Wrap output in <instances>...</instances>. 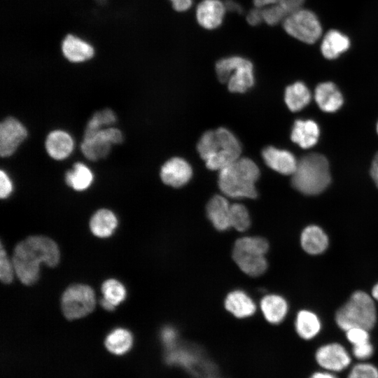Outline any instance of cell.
Returning <instances> with one entry per match:
<instances>
[{"mask_svg": "<svg viewBox=\"0 0 378 378\" xmlns=\"http://www.w3.org/2000/svg\"><path fill=\"white\" fill-rule=\"evenodd\" d=\"M59 258L56 243L49 237L37 235L29 237L16 245L12 262L19 280L29 286L38 280L41 263L55 267Z\"/></svg>", "mask_w": 378, "mask_h": 378, "instance_id": "obj_1", "label": "cell"}, {"mask_svg": "<svg viewBox=\"0 0 378 378\" xmlns=\"http://www.w3.org/2000/svg\"><path fill=\"white\" fill-rule=\"evenodd\" d=\"M197 149L207 168L219 171L239 158L241 153L238 139L223 127L204 133Z\"/></svg>", "mask_w": 378, "mask_h": 378, "instance_id": "obj_2", "label": "cell"}, {"mask_svg": "<svg viewBox=\"0 0 378 378\" xmlns=\"http://www.w3.org/2000/svg\"><path fill=\"white\" fill-rule=\"evenodd\" d=\"M259 175V169L253 161L239 158L220 170L218 186L225 195L231 198H255V183Z\"/></svg>", "mask_w": 378, "mask_h": 378, "instance_id": "obj_3", "label": "cell"}, {"mask_svg": "<svg viewBox=\"0 0 378 378\" xmlns=\"http://www.w3.org/2000/svg\"><path fill=\"white\" fill-rule=\"evenodd\" d=\"M330 180L328 160L324 155L314 153L303 156L298 162L291 183L301 193L315 195L324 191Z\"/></svg>", "mask_w": 378, "mask_h": 378, "instance_id": "obj_4", "label": "cell"}, {"mask_svg": "<svg viewBox=\"0 0 378 378\" xmlns=\"http://www.w3.org/2000/svg\"><path fill=\"white\" fill-rule=\"evenodd\" d=\"M376 320L373 298L361 290L354 292L335 314L337 325L344 331L355 327L370 330L374 326Z\"/></svg>", "mask_w": 378, "mask_h": 378, "instance_id": "obj_5", "label": "cell"}, {"mask_svg": "<svg viewBox=\"0 0 378 378\" xmlns=\"http://www.w3.org/2000/svg\"><path fill=\"white\" fill-rule=\"evenodd\" d=\"M269 248L267 241L258 237L238 239L232 251V258L239 269L251 276L262 274L267 267L265 257Z\"/></svg>", "mask_w": 378, "mask_h": 378, "instance_id": "obj_6", "label": "cell"}, {"mask_svg": "<svg viewBox=\"0 0 378 378\" xmlns=\"http://www.w3.org/2000/svg\"><path fill=\"white\" fill-rule=\"evenodd\" d=\"M216 71L218 80L227 83L232 92H244L254 83L252 63L241 57L232 56L223 58L216 64Z\"/></svg>", "mask_w": 378, "mask_h": 378, "instance_id": "obj_7", "label": "cell"}, {"mask_svg": "<svg viewBox=\"0 0 378 378\" xmlns=\"http://www.w3.org/2000/svg\"><path fill=\"white\" fill-rule=\"evenodd\" d=\"M283 26L289 35L307 44L316 43L322 34V27L315 13L302 8L289 14Z\"/></svg>", "mask_w": 378, "mask_h": 378, "instance_id": "obj_8", "label": "cell"}, {"mask_svg": "<svg viewBox=\"0 0 378 378\" xmlns=\"http://www.w3.org/2000/svg\"><path fill=\"white\" fill-rule=\"evenodd\" d=\"M61 302L64 316L69 320H74L83 318L93 311L95 295L90 286L74 284L64 290Z\"/></svg>", "mask_w": 378, "mask_h": 378, "instance_id": "obj_9", "label": "cell"}, {"mask_svg": "<svg viewBox=\"0 0 378 378\" xmlns=\"http://www.w3.org/2000/svg\"><path fill=\"white\" fill-rule=\"evenodd\" d=\"M123 141L121 131L115 127L103 128L94 136L83 139L80 150L89 160L96 161L105 158L110 153L113 144H119Z\"/></svg>", "mask_w": 378, "mask_h": 378, "instance_id": "obj_10", "label": "cell"}, {"mask_svg": "<svg viewBox=\"0 0 378 378\" xmlns=\"http://www.w3.org/2000/svg\"><path fill=\"white\" fill-rule=\"evenodd\" d=\"M317 364L325 370L337 372L347 368L351 358L344 346L332 342L321 346L315 353Z\"/></svg>", "mask_w": 378, "mask_h": 378, "instance_id": "obj_11", "label": "cell"}, {"mask_svg": "<svg viewBox=\"0 0 378 378\" xmlns=\"http://www.w3.org/2000/svg\"><path fill=\"white\" fill-rule=\"evenodd\" d=\"M27 136L25 127L16 118L8 117L0 124V155H12Z\"/></svg>", "mask_w": 378, "mask_h": 378, "instance_id": "obj_12", "label": "cell"}, {"mask_svg": "<svg viewBox=\"0 0 378 378\" xmlns=\"http://www.w3.org/2000/svg\"><path fill=\"white\" fill-rule=\"evenodd\" d=\"M192 174L190 165L181 158H171L162 165L160 170V177L163 183L174 188L186 185L191 178Z\"/></svg>", "mask_w": 378, "mask_h": 378, "instance_id": "obj_13", "label": "cell"}, {"mask_svg": "<svg viewBox=\"0 0 378 378\" xmlns=\"http://www.w3.org/2000/svg\"><path fill=\"white\" fill-rule=\"evenodd\" d=\"M225 10V4L220 0H203L197 7V20L204 29H216L221 24Z\"/></svg>", "mask_w": 378, "mask_h": 378, "instance_id": "obj_14", "label": "cell"}, {"mask_svg": "<svg viewBox=\"0 0 378 378\" xmlns=\"http://www.w3.org/2000/svg\"><path fill=\"white\" fill-rule=\"evenodd\" d=\"M61 50L63 56L74 63L88 61L94 55V49L91 44L73 34H67L63 38Z\"/></svg>", "mask_w": 378, "mask_h": 378, "instance_id": "obj_15", "label": "cell"}, {"mask_svg": "<svg viewBox=\"0 0 378 378\" xmlns=\"http://www.w3.org/2000/svg\"><path fill=\"white\" fill-rule=\"evenodd\" d=\"M266 164L273 170L285 175H292L297 167L298 161L289 151L268 146L262 152Z\"/></svg>", "mask_w": 378, "mask_h": 378, "instance_id": "obj_16", "label": "cell"}, {"mask_svg": "<svg viewBox=\"0 0 378 378\" xmlns=\"http://www.w3.org/2000/svg\"><path fill=\"white\" fill-rule=\"evenodd\" d=\"M46 149L50 157L57 160L68 158L74 149V140L65 131L56 130L46 137Z\"/></svg>", "mask_w": 378, "mask_h": 378, "instance_id": "obj_17", "label": "cell"}, {"mask_svg": "<svg viewBox=\"0 0 378 378\" xmlns=\"http://www.w3.org/2000/svg\"><path fill=\"white\" fill-rule=\"evenodd\" d=\"M300 244L303 250L310 255L323 253L329 244L328 237L318 225L307 226L300 235Z\"/></svg>", "mask_w": 378, "mask_h": 378, "instance_id": "obj_18", "label": "cell"}, {"mask_svg": "<svg viewBox=\"0 0 378 378\" xmlns=\"http://www.w3.org/2000/svg\"><path fill=\"white\" fill-rule=\"evenodd\" d=\"M314 98L318 107L325 112H335L343 104V97L331 82L320 83L315 89Z\"/></svg>", "mask_w": 378, "mask_h": 378, "instance_id": "obj_19", "label": "cell"}, {"mask_svg": "<svg viewBox=\"0 0 378 378\" xmlns=\"http://www.w3.org/2000/svg\"><path fill=\"white\" fill-rule=\"evenodd\" d=\"M230 205L227 200L221 195H215L209 201L207 216L216 230L224 231L230 227Z\"/></svg>", "mask_w": 378, "mask_h": 378, "instance_id": "obj_20", "label": "cell"}, {"mask_svg": "<svg viewBox=\"0 0 378 378\" xmlns=\"http://www.w3.org/2000/svg\"><path fill=\"white\" fill-rule=\"evenodd\" d=\"M320 130L318 125L312 120H297L294 122L290 138L302 148H309L318 141Z\"/></svg>", "mask_w": 378, "mask_h": 378, "instance_id": "obj_21", "label": "cell"}, {"mask_svg": "<svg viewBox=\"0 0 378 378\" xmlns=\"http://www.w3.org/2000/svg\"><path fill=\"white\" fill-rule=\"evenodd\" d=\"M351 42L347 36L336 29L328 31L324 36L321 51L323 56L328 59H334L346 52L350 47Z\"/></svg>", "mask_w": 378, "mask_h": 378, "instance_id": "obj_22", "label": "cell"}, {"mask_svg": "<svg viewBox=\"0 0 378 378\" xmlns=\"http://www.w3.org/2000/svg\"><path fill=\"white\" fill-rule=\"evenodd\" d=\"M225 307L234 316L243 318L252 316L256 309L253 300L244 291L230 292L225 298Z\"/></svg>", "mask_w": 378, "mask_h": 378, "instance_id": "obj_23", "label": "cell"}, {"mask_svg": "<svg viewBox=\"0 0 378 378\" xmlns=\"http://www.w3.org/2000/svg\"><path fill=\"white\" fill-rule=\"evenodd\" d=\"M260 308L268 322L279 324L285 318L288 307L283 297L272 294L263 297L260 302Z\"/></svg>", "mask_w": 378, "mask_h": 378, "instance_id": "obj_24", "label": "cell"}, {"mask_svg": "<svg viewBox=\"0 0 378 378\" xmlns=\"http://www.w3.org/2000/svg\"><path fill=\"white\" fill-rule=\"evenodd\" d=\"M118 225V220L113 212L106 209L97 211L90 221L92 234L100 238L111 236Z\"/></svg>", "mask_w": 378, "mask_h": 378, "instance_id": "obj_25", "label": "cell"}, {"mask_svg": "<svg viewBox=\"0 0 378 378\" xmlns=\"http://www.w3.org/2000/svg\"><path fill=\"white\" fill-rule=\"evenodd\" d=\"M298 335L305 340L313 339L320 332L321 323L318 316L309 310L300 311L295 322Z\"/></svg>", "mask_w": 378, "mask_h": 378, "instance_id": "obj_26", "label": "cell"}, {"mask_svg": "<svg viewBox=\"0 0 378 378\" xmlns=\"http://www.w3.org/2000/svg\"><path fill=\"white\" fill-rule=\"evenodd\" d=\"M310 100V91L302 82H296L286 89L285 102L292 111H300L309 103Z\"/></svg>", "mask_w": 378, "mask_h": 378, "instance_id": "obj_27", "label": "cell"}, {"mask_svg": "<svg viewBox=\"0 0 378 378\" xmlns=\"http://www.w3.org/2000/svg\"><path fill=\"white\" fill-rule=\"evenodd\" d=\"M66 183L77 191L88 189L92 181L93 174L91 170L83 163L76 162L71 169L65 174Z\"/></svg>", "mask_w": 378, "mask_h": 378, "instance_id": "obj_28", "label": "cell"}, {"mask_svg": "<svg viewBox=\"0 0 378 378\" xmlns=\"http://www.w3.org/2000/svg\"><path fill=\"white\" fill-rule=\"evenodd\" d=\"M105 346L108 351L116 355L127 352L133 344V337L130 331L124 328L112 330L106 337Z\"/></svg>", "mask_w": 378, "mask_h": 378, "instance_id": "obj_29", "label": "cell"}, {"mask_svg": "<svg viewBox=\"0 0 378 378\" xmlns=\"http://www.w3.org/2000/svg\"><path fill=\"white\" fill-rule=\"evenodd\" d=\"M115 121V114L109 108H105L95 112L86 125L83 139L92 137L103 129L102 127L104 126L111 125Z\"/></svg>", "mask_w": 378, "mask_h": 378, "instance_id": "obj_30", "label": "cell"}, {"mask_svg": "<svg viewBox=\"0 0 378 378\" xmlns=\"http://www.w3.org/2000/svg\"><path fill=\"white\" fill-rule=\"evenodd\" d=\"M103 298L115 307L120 304L126 298L125 286L118 280H106L102 286Z\"/></svg>", "mask_w": 378, "mask_h": 378, "instance_id": "obj_31", "label": "cell"}, {"mask_svg": "<svg viewBox=\"0 0 378 378\" xmlns=\"http://www.w3.org/2000/svg\"><path fill=\"white\" fill-rule=\"evenodd\" d=\"M230 227L239 232L246 231L249 227V214L243 204L235 203L230 205Z\"/></svg>", "mask_w": 378, "mask_h": 378, "instance_id": "obj_32", "label": "cell"}, {"mask_svg": "<svg viewBox=\"0 0 378 378\" xmlns=\"http://www.w3.org/2000/svg\"><path fill=\"white\" fill-rule=\"evenodd\" d=\"M263 21L267 24L275 25L284 20L288 15L286 10L278 4H273L262 8Z\"/></svg>", "mask_w": 378, "mask_h": 378, "instance_id": "obj_33", "label": "cell"}, {"mask_svg": "<svg viewBox=\"0 0 378 378\" xmlns=\"http://www.w3.org/2000/svg\"><path fill=\"white\" fill-rule=\"evenodd\" d=\"M347 378H378V368L372 363H359L352 367Z\"/></svg>", "mask_w": 378, "mask_h": 378, "instance_id": "obj_34", "label": "cell"}, {"mask_svg": "<svg viewBox=\"0 0 378 378\" xmlns=\"http://www.w3.org/2000/svg\"><path fill=\"white\" fill-rule=\"evenodd\" d=\"M15 270L12 260L8 258L6 252L1 244L0 250V279L4 284H10L13 279Z\"/></svg>", "mask_w": 378, "mask_h": 378, "instance_id": "obj_35", "label": "cell"}, {"mask_svg": "<svg viewBox=\"0 0 378 378\" xmlns=\"http://www.w3.org/2000/svg\"><path fill=\"white\" fill-rule=\"evenodd\" d=\"M345 332L346 339L353 346L370 342L368 330L355 327L348 329Z\"/></svg>", "mask_w": 378, "mask_h": 378, "instance_id": "obj_36", "label": "cell"}, {"mask_svg": "<svg viewBox=\"0 0 378 378\" xmlns=\"http://www.w3.org/2000/svg\"><path fill=\"white\" fill-rule=\"evenodd\" d=\"M374 352V348L370 342L353 346V356L358 360L370 358Z\"/></svg>", "mask_w": 378, "mask_h": 378, "instance_id": "obj_37", "label": "cell"}, {"mask_svg": "<svg viewBox=\"0 0 378 378\" xmlns=\"http://www.w3.org/2000/svg\"><path fill=\"white\" fill-rule=\"evenodd\" d=\"M13 191V183L4 170L0 171V197L1 199H6L11 194Z\"/></svg>", "mask_w": 378, "mask_h": 378, "instance_id": "obj_38", "label": "cell"}, {"mask_svg": "<svg viewBox=\"0 0 378 378\" xmlns=\"http://www.w3.org/2000/svg\"><path fill=\"white\" fill-rule=\"evenodd\" d=\"M161 339L164 344L168 348H173L177 337L176 330L171 326L164 327L161 331Z\"/></svg>", "mask_w": 378, "mask_h": 378, "instance_id": "obj_39", "label": "cell"}, {"mask_svg": "<svg viewBox=\"0 0 378 378\" xmlns=\"http://www.w3.org/2000/svg\"><path fill=\"white\" fill-rule=\"evenodd\" d=\"M304 0H276V4L283 7L289 14L302 8Z\"/></svg>", "mask_w": 378, "mask_h": 378, "instance_id": "obj_40", "label": "cell"}, {"mask_svg": "<svg viewBox=\"0 0 378 378\" xmlns=\"http://www.w3.org/2000/svg\"><path fill=\"white\" fill-rule=\"evenodd\" d=\"M246 20L251 25H257L263 21L262 9L255 8L251 10L246 16Z\"/></svg>", "mask_w": 378, "mask_h": 378, "instance_id": "obj_41", "label": "cell"}, {"mask_svg": "<svg viewBox=\"0 0 378 378\" xmlns=\"http://www.w3.org/2000/svg\"><path fill=\"white\" fill-rule=\"evenodd\" d=\"M173 8L179 12L188 10L192 4V0H170Z\"/></svg>", "mask_w": 378, "mask_h": 378, "instance_id": "obj_42", "label": "cell"}, {"mask_svg": "<svg viewBox=\"0 0 378 378\" xmlns=\"http://www.w3.org/2000/svg\"><path fill=\"white\" fill-rule=\"evenodd\" d=\"M370 175L378 187V152L375 154L370 167Z\"/></svg>", "mask_w": 378, "mask_h": 378, "instance_id": "obj_43", "label": "cell"}, {"mask_svg": "<svg viewBox=\"0 0 378 378\" xmlns=\"http://www.w3.org/2000/svg\"><path fill=\"white\" fill-rule=\"evenodd\" d=\"M309 378H338L334 372L329 371H318L313 373Z\"/></svg>", "mask_w": 378, "mask_h": 378, "instance_id": "obj_44", "label": "cell"}, {"mask_svg": "<svg viewBox=\"0 0 378 378\" xmlns=\"http://www.w3.org/2000/svg\"><path fill=\"white\" fill-rule=\"evenodd\" d=\"M225 6L226 9L230 10V11L237 12L239 13L242 11L241 7L232 0L227 1L225 4Z\"/></svg>", "mask_w": 378, "mask_h": 378, "instance_id": "obj_45", "label": "cell"}, {"mask_svg": "<svg viewBox=\"0 0 378 378\" xmlns=\"http://www.w3.org/2000/svg\"><path fill=\"white\" fill-rule=\"evenodd\" d=\"M255 8H263L267 6L276 4V0H253Z\"/></svg>", "mask_w": 378, "mask_h": 378, "instance_id": "obj_46", "label": "cell"}, {"mask_svg": "<svg viewBox=\"0 0 378 378\" xmlns=\"http://www.w3.org/2000/svg\"><path fill=\"white\" fill-rule=\"evenodd\" d=\"M100 304L102 307L107 311H113L115 308L113 304H112L110 302H108L104 298L100 300Z\"/></svg>", "mask_w": 378, "mask_h": 378, "instance_id": "obj_47", "label": "cell"}, {"mask_svg": "<svg viewBox=\"0 0 378 378\" xmlns=\"http://www.w3.org/2000/svg\"><path fill=\"white\" fill-rule=\"evenodd\" d=\"M372 296L374 300L378 301V283L372 289Z\"/></svg>", "mask_w": 378, "mask_h": 378, "instance_id": "obj_48", "label": "cell"}, {"mask_svg": "<svg viewBox=\"0 0 378 378\" xmlns=\"http://www.w3.org/2000/svg\"><path fill=\"white\" fill-rule=\"evenodd\" d=\"M377 133H378V122H377Z\"/></svg>", "mask_w": 378, "mask_h": 378, "instance_id": "obj_49", "label": "cell"}]
</instances>
